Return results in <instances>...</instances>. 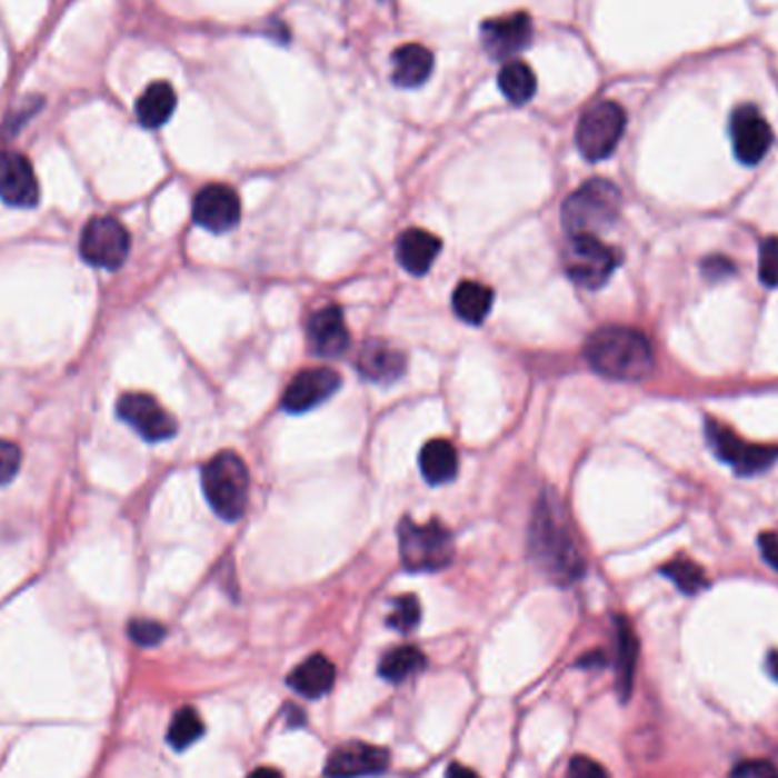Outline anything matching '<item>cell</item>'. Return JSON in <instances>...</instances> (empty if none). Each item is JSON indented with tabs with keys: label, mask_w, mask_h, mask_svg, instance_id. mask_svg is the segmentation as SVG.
<instances>
[{
	"label": "cell",
	"mask_w": 778,
	"mask_h": 778,
	"mask_svg": "<svg viewBox=\"0 0 778 778\" xmlns=\"http://www.w3.org/2000/svg\"><path fill=\"white\" fill-rule=\"evenodd\" d=\"M731 778H778V769L767 760H747L734 769Z\"/></svg>",
	"instance_id": "cell-35"
},
{
	"label": "cell",
	"mask_w": 778,
	"mask_h": 778,
	"mask_svg": "<svg viewBox=\"0 0 778 778\" xmlns=\"http://www.w3.org/2000/svg\"><path fill=\"white\" fill-rule=\"evenodd\" d=\"M193 221L210 232H228L241 219V201L228 184H206L193 199Z\"/></svg>",
	"instance_id": "cell-14"
},
{
	"label": "cell",
	"mask_w": 778,
	"mask_h": 778,
	"mask_svg": "<svg viewBox=\"0 0 778 778\" xmlns=\"http://www.w3.org/2000/svg\"><path fill=\"white\" fill-rule=\"evenodd\" d=\"M586 360L599 376L619 382H638L654 371L649 339L626 326H604L592 332L586 345Z\"/></svg>",
	"instance_id": "cell-2"
},
{
	"label": "cell",
	"mask_w": 778,
	"mask_h": 778,
	"mask_svg": "<svg viewBox=\"0 0 778 778\" xmlns=\"http://www.w3.org/2000/svg\"><path fill=\"white\" fill-rule=\"evenodd\" d=\"M389 769V754L367 742H345L337 747L328 760L323 774L328 778H367L380 776Z\"/></svg>",
	"instance_id": "cell-15"
},
{
	"label": "cell",
	"mask_w": 778,
	"mask_h": 778,
	"mask_svg": "<svg viewBox=\"0 0 778 778\" xmlns=\"http://www.w3.org/2000/svg\"><path fill=\"white\" fill-rule=\"evenodd\" d=\"M335 676H337L335 665L326 656L315 654L291 669L287 680H289L291 690L299 692L301 697L319 699L332 690Z\"/></svg>",
	"instance_id": "cell-20"
},
{
	"label": "cell",
	"mask_w": 778,
	"mask_h": 778,
	"mask_svg": "<svg viewBox=\"0 0 778 778\" xmlns=\"http://www.w3.org/2000/svg\"><path fill=\"white\" fill-rule=\"evenodd\" d=\"M530 556L558 586H571L586 573L576 540L569 528L567 512L556 492H545L530 521Z\"/></svg>",
	"instance_id": "cell-1"
},
{
	"label": "cell",
	"mask_w": 778,
	"mask_h": 778,
	"mask_svg": "<svg viewBox=\"0 0 778 778\" xmlns=\"http://www.w3.org/2000/svg\"><path fill=\"white\" fill-rule=\"evenodd\" d=\"M426 667V656L417 647H397L387 651L378 665V674L389 684H403Z\"/></svg>",
	"instance_id": "cell-27"
},
{
	"label": "cell",
	"mask_w": 778,
	"mask_h": 778,
	"mask_svg": "<svg viewBox=\"0 0 778 778\" xmlns=\"http://www.w3.org/2000/svg\"><path fill=\"white\" fill-rule=\"evenodd\" d=\"M130 253V232L114 217H93L80 235V256L87 265L114 271Z\"/></svg>",
	"instance_id": "cell-8"
},
{
	"label": "cell",
	"mask_w": 778,
	"mask_h": 778,
	"mask_svg": "<svg viewBox=\"0 0 778 778\" xmlns=\"http://www.w3.org/2000/svg\"><path fill=\"white\" fill-rule=\"evenodd\" d=\"M176 91L169 82H151L137 99L134 112L143 128H162L176 112Z\"/></svg>",
	"instance_id": "cell-22"
},
{
	"label": "cell",
	"mask_w": 778,
	"mask_h": 778,
	"mask_svg": "<svg viewBox=\"0 0 778 778\" xmlns=\"http://www.w3.org/2000/svg\"><path fill=\"white\" fill-rule=\"evenodd\" d=\"M626 130V112L619 103L601 101L586 110L576 128V146L588 162H601L615 153Z\"/></svg>",
	"instance_id": "cell-7"
},
{
	"label": "cell",
	"mask_w": 778,
	"mask_h": 778,
	"mask_svg": "<svg viewBox=\"0 0 778 778\" xmlns=\"http://www.w3.org/2000/svg\"><path fill=\"white\" fill-rule=\"evenodd\" d=\"M435 67V58L421 43L399 46L392 56V82L401 89L421 87Z\"/></svg>",
	"instance_id": "cell-21"
},
{
	"label": "cell",
	"mask_w": 778,
	"mask_h": 778,
	"mask_svg": "<svg viewBox=\"0 0 778 778\" xmlns=\"http://www.w3.org/2000/svg\"><path fill=\"white\" fill-rule=\"evenodd\" d=\"M0 199L12 208H34L39 203V182L26 156L14 151L0 156Z\"/></svg>",
	"instance_id": "cell-16"
},
{
	"label": "cell",
	"mask_w": 778,
	"mask_h": 778,
	"mask_svg": "<svg viewBox=\"0 0 778 778\" xmlns=\"http://www.w3.org/2000/svg\"><path fill=\"white\" fill-rule=\"evenodd\" d=\"M532 39V21L528 14L517 12L501 19H490L480 26V41L492 60L512 62L517 53Z\"/></svg>",
	"instance_id": "cell-13"
},
{
	"label": "cell",
	"mask_w": 778,
	"mask_h": 778,
	"mask_svg": "<svg viewBox=\"0 0 778 778\" xmlns=\"http://www.w3.org/2000/svg\"><path fill=\"white\" fill-rule=\"evenodd\" d=\"M249 778H285V776L278 769H273V767H260V769L251 771Z\"/></svg>",
	"instance_id": "cell-39"
},
{
	"label": "cell",
	"mask_w": 778,
	"mask_h": 778,
	"mask_svg": "<svg viewBox=\"0 0 778 778\" xmlns=\"http://www.w3.org/2000/svg\"><path fill=\"white\" fill-rule=\"evenodd\" d=\"M119 417L132 426L146 442H164L178 432L176 419L151 397L143 392H128L117 403Z\"/></svg>",
	"instance_id": "cell-10"
},
{
	"label": "cell",
	"mask_w": 778,
	"mask_h": 778,
	"mask_svg": "<svg viewBox=\"0 0 778 778\" xmlns=\"http://www.w3.org/2000/svg\"><path fill=\"white\" fill-rule=\"evenodd\" d=\"M728 130H731L734 153L742 164L756 167L765 160V156L771 149L774 132L756 106H738L731 114V126H728Z\"/></svg>",
	"instance_id": "cell-11"
},
{
	"label": "cell",
	"mask_w": 778,
	"mask_h": 778,
	"mask_svg": "<svg viewBox=\"0 0 778 778\" xmlns=\"http://www.w3.org/2000/svg\"><path fill=\"white\" fill-rule=\"evenodd\" d=\"M447 778H480V776H478L473 769L453 762V765L447 769Z\"/></svg>",
	"instance_id": "cell-38"
},
{
	"label": "cell",
	"mask_w": 778,
	"mask_h": 778,
	"mask_svg": "<svg viewBox=\"0 0 778 778\" xmlns=\"http://www.w3.org/2000/svg\"><path fill=\"white\" fill-rule=\"evenodd\" d=\"M21 469V449L10 440H0V485H8Z\"/></svg>",
	"instance_id": "cell-33"
},
{
	"label": "cell",
	"mask_w": 778,
	"mask_h": 778,
	"mask_svg": "<svg viewBox=\"0 0 778 778\" xmlns=\"http://www.w3.org/2000/svg\"><path fill=\"white\" fill-rule=\"evenodd\" d=\"M128 636L139 647H156L164 640L167 628L153 619H132L128 624Z\"/></svg>",
	"instance_id": "cell-31"
},
{
	"label": "cell",
	"mask_w": 778,
	"mask_h": 778,
	"mask_svg": "<svg viewBox=\"0 0 778 778\" xmlns=\"http://www.w3.org/2000/svg\"><path fill=\"white\" fill-rule=\"evenodd\" d=\"M767 671H769V676H771L774 680H778V651H771V654L767 656Z\"/></svg>",
	"instance_id": "cell-40"
},
{
	"label": "cell",
	"mask_w": 778,
	"mask_h": 778,
	"mask_svg": "<svg viewBox=\"0 0 778 778\" xmlns=\"http://www.w3.org/2000/svg\"><path fill=\"white\" fill-rule=\"evenodd\" d=\"M356 367L362 373V378L387 385L399 380L406 373L408 358L385 342H367L358 353Z\"/></svg>",
	"instance_id": "cell-19"
},
{
	"label": "cell",
	"mask_w": 778,
	"mask_h": 778,
	"mask_svg": "<svg viewBox=\"0 0 778 778\" xmlns=\"http://www.w3.org/2000/svg\"><path fill=\"white\" fill-rule=\"evenodd\" d=\"M704 276L710 280V282H717V280H726L728 276H731L736 271L734 262L731 260H726L721 256H712V258H706L704 265Z\"/></svg>",
	"instance_id": "cell-36"
},
{
	"label": "cell",
	"mask_w": 778,
	"mask_h": 778,
	"mask_svg": "<svg viewBox=\"0 0 778 778\" xmlns=\"http://www.w3.org/2000/svg\"><path fill=\"white\" fill-rule=\"evenodd\" d=\"M758 547H760V556L762 560L778 571V532L769 530V532H760L758 538Z\"/></svg>",
	"instance_id": "cell-37"
},
{
	"label": "cell",
	"mask_w": 778,
	"mask_h": 778,
	"mask_svg": "<svg viewBox=\"0 0 778 778\" xmlns=\"http://www.w3.org/2000/svg\"><path fill=\"white\" fill-rule=\"evenodd\" d=\"M203 734H206V726H203L201 715H199L197 710H193V708L184 706V708H180V710L173 715V719H171V724H169L167 742H169L176 751H184V749H189L193 742H197L199 738H203Z\"/></svg>",
	"instance_id": "cell-28"
},
{
	"label": "cell",
	"mask_w": 778,
	"mask_h": 778,
	"mask_svg": "<svg viewBox=\"0 0 778 778\" xmlns=\"http://www.w3.org/2000/svg\"><path fill=\"white\" fill-rule=\"evenodd\" d=\"M308 339L317 356L335 358L349 349V328L339 306L317 310L308 321Z\"/></svg>",
	"instance_id": "cell-17"
},
{
	"label": "cell",
	"mask_w": 778,
	"mask_h": 778,
	"mask_svg": "<svg viewBox=\"0 0 778 778\" xmlns=\"http://www.w3.org/2000/svg\"><path fill=\"white\" fill-rule=\"evenodd\" d=\"M421 476L430 485H445L458 476V451L447 440H430L419 453Z\"/></svg>",
	"instance_id": "cell-24"
},
{
	"label": "cell",
	"mask_w": 778,
	"mask_h": 778,
	"mask_svg": "<svg viewBox=\"0 0 778 778\" xmlns=\"http://www.w3.org/2000/svg\"><path fill=\"white\" fill-rule=\"evenodd\" d=\"M492 303H495V291L482 282L462 280L453 291L456 317L471 326H478L485 321V317H488L492 310Z\"/></svg>",
	"instance_id": "cell-23"
},
{
	"label": "cell",
	"mask_w": 778,
	"mask_h": 778,
	"mask_svg": "<svg viewBox=\"0 0 778 778\" xmlns=\"http://www.w3.org/2000/svg\"><path fill=\"white\" fill-rule=\"evenodd\" d=\"M660 573L667 576L684 595H699L708 586V578H706L704 569L695 560H688V558H676V560L667 562L660 569Z\"/></svg>",
	"instance_id": "cell-29"
},
{
	"label": "cell",
	"mask_w": 778,
	"mask_h": 778,
	"mask_svg": "<svg viewBox=\"0 0 778 778\" xmlns=\"http://www.w3.org/2000/svg\"><path fill=\"white\" fill-rule=\"evenodd\" d=\"M203 492L210 508L226 521H237L247 512L251 476L247 462L232 451L215 456L201 471Z\"/></svg>",
	"instance_id": "cell-4"
},
{
	"label": "cell",
	"mask_w": 778,
	"mask_h": 778,
	"mask_svg": "<svg viewBox=\"0 0 778 778\" xmlns=\"http://www.w3.org/2000/svg\"><path fill=\"white\" fill-rule=\"evenodd\" d=\"M638 665V638L626 619H617V690L621 701L630 697Z\"/></svg>",
	"instance_id": "cell-25"
},
{
	"label": "cell",
	"mask_w": 778,
	"mask_h": 778,
	"mask_svg": "<svg viewBox=\"0 0 778 778\" xmlns=\"http://www.w3.org/2000/svg\"><path fill=\"white\" fill-rule=\"evenodd\" d=\"M758 276L767 287H778V237H767L758 253Z\"/></svg>",
	"instance_id": "cell-32"
},
{
	"label": "cell",
	"mask_w": 778,
	"mask_h": 778,
	"mask_svg": "<svg viewBox=\"0 0 778 778\" xmlns=\"http://www.w3.org/2000/svg\"><path fill=\"white\" fill-rule=\"evenodd\" d=\"M339 385H342V376L332 369H306L287 385L280 406L291 415L310 412L317 406L326 403L337 392Z\"/></svg>",
	"instance_id": "cell-12"
},
{
	"label": "cell",
	"mask_w": 778,
	"mask_h": 778,
	"mask_svg": "<svg viewBox=\"0 0 778 778\" xmlns=\"http://www.w3.org/2000/svg\"><path fill=\"white\" fill-rule=\"evenodd\" d=\"M565 778H610L606 767L588 756H573L567 765Z\"/></svg>",
	"instance_id": "cell-34"
},
{
	"label": "cell",
	"mask_w": 778,
	"mask_h": 778,
	"mask_svg": "<svg viewBox=\"0 0 778 778\" xmlns=\"http://www.w3.org/2000/svg\"><path fill=\"white\" fill-rule=\"evenodd\" d=\"M499 89L512 106H526L535 91H538V78H535L532 69L526 62L512 60L506 62L499 71Z\"/></svg>",
	"instance_id": "cell-26"
},
{
	"label": "cell",
	"mask_w": 778,
	"mask_h": 778,
	"mask_svg": "<svg viewBox=\"0 0 778 778\" xmlns=\"http://www.w3.org/2000/svg\"><path fill=\"white\" fill-rule=\"evenodd\" d=\"M421 621V606L419 599L415 595H403L399 599H395L392 604V612L387 617V626L399 630V634L408 636L419 626Z\"/></svg>",
	"instance_id": "cell-30"
},
{
	"label": "cell",
	"mask_w": 778,
	"mask_h": 778,
	"mask_svg": "<svg viewBox=\"0 0 778 778\" xmlns=\"http://www.w3.org/2000/svg\"><path fill=\"white\" fill-rule=\"evenodd\" d=\"M621 212V191L615 182L592 178L582 182L562 206V226L569 235H597L615 226Z\"/></svg>",
	"instance_id": "cell-3"
},
{
	"label": "cell",
	"mask_w": 778,
	"mask_h": 778,
	"mask_svg": "<svg viewBox=\"0 0 778 778\" xmlns=\"http://www.w3.org/2000/svg\"><path fill=\"white\" fill-rule=\"evenodd\" d=\"M399 553L408 571H440L456 556L453 535L440 521L417 523L406 517L399 523Z\"/></svg>",
	"instance_id": "cell-5"
},
{
	"label": "cell",
	"mask_w": 778,
	"mask_h": 778,
	"mask_svg": "<svg viewBox=\"0 0 778 778\" xmlns=\"http://www.w3.org/2000/svg\"><path fill=\"white\" fill-rule=\"evenodd\" d=\"M440 251V237L421 228H410L397 239V260L412 276H426Z\"/></svg>",
	"instance_id": "cell-18"
},
{
	"label": "cell",
	"mask_w": 778,
	"mask_h": 778,
	"mask_svg": "<svg viewBox=\"0 0 778 778\" xmlns=\"http://www.w3.org/2000/svg\"><path fill=\"white\" fill-rule=\"evenodd\" d=\"M562 265L576 285L599 289L619 267V253L597 235H571L562 249Z\"/></svg>",
	"instance_id": "cell-6"
},
{
	"label": "cell",
	"mask_w": 778,
	"mask_h": 778,
	"mask_svg": "<svg viewBox=\"0 0 778 778\" xmlns=\"http://www.w3.org/2000/svg\"><path fill=\"white\" fill-rule=\"evenodd\" d=\"M706 437L708 445L715 451V456L734 467L740 476H756L765 469H769L778 460V447H760V445H749L728 428L721 426L712 419L706 421Z\"/></svg>",
	"instance_id": "cell-9"
}]
</instances>
